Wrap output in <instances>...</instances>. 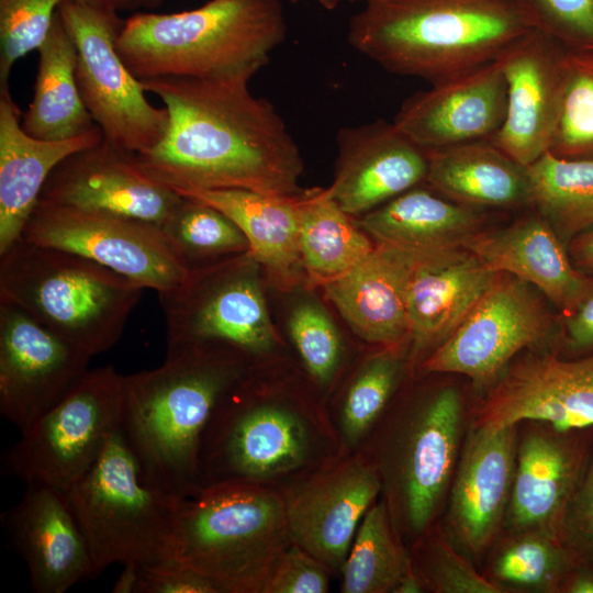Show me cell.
<instances>
[{"label":"cell","mask_w":593,"mask_h":593,"mask_svg":"<svg viewBox=\"0 0 593 593\" xmlns=\"http://www.w3.org/2000/svg\"><path fill=\"white\" fill-rule=\"evenodd\" d=\"M288 329L303 370L327 404L345 368L340 334L328 314L313 302H302L292 310Z\"/></svg>","instance_id":"cell-39"},{"label":"cell","mask_w":593,"mask_h":593,"mask_svg":"<svg viewBox=\"0 0 593 593\" xmlns=\"http://www.w3.org/2000/svg\"><path fill=\"white\" fill-rule=\"evenodd\" d=\"M374 244L366 258L322 288L365 343L376 347L410 344L407 289L416 255Z\"/></svg>","instance_id":"cell-27"},{"label":"cell","mask_w":593,"mask_h":593,"mask_svg":"<svg viewBox=\"0 0 593 593\" xmlns=\"http://www.w3.org/2000/svg\"><path fill=\"white\" fill-rule=\"evenodd\" d=\"M518 425L472 427L461 448L448 493L446 535L471 557L495 540L510 502Z\"/></svg>","instance_id":"cell-20"},{"label":"cell","mask_w":593,"mask_h":593,"mask_svg":"<svg viewBox=\"0 0 593 593\" xmlns=\"http://www.w3.org/2000/svg\"><path fill=\"white\" fill-rule=\"evenodd\" d=\"M291 542L280 489L233 481L203 486L182 501L168 555L217 593H261Z\"/></svg>","instance_id":"cell-7"},{"label":"cell","mask_w":593,"mask_h":593,"mask_svg":"<svg viewBox=\"0 0 593 593\" xmlns=\"http://www.w3.org/2000/svg\"><path fill=\"white\" fill-rule=\"evenodd\" d=\"M2 521L27 566L34 592L64 593L98 575L65 491L27 483L21 501L2 514Z\"/></svg>","instance_id":"cell-21"},{"label":"cell","mask_w":593,"mask_h":593,"mask_svg":"<svg viewBox=\"0 0 593 593\" xmlns=\"http://www.w3.org/2000/svg\"><path fill=\"white\" fill-rule=\"evenodd\" d=\"M562 591L569 593H593V571H582L569 577Z\"/></svg>","instance_id":"cell-51"},{"label":"cell","mask_w":593,"mask_h":593,"mask_svg":"<svg viewBox=\"0 0 593 593\" xmlns=\"http://www.w3.org/2000/svg\"><path fill=\"white\" fill-rule=\"evenodd\" d=\"M299 249L306 280L324 286L366 258L371 237L332 198L328 188L298 194Z\"/></svg>","instance_id":"cell-33"},{"label":"cell","mask_w":593,"mask_h":593,"mask_svg":"<svg viewBox=\"0 0 593 593\" xmlns=\"http://www.w3.org/2000/svg\"><path fill=\"white\" fill-rule=\"evenodd\" d=\"M63 24L77 48L76 77L82 101L103 139L143 154L155 147L169 125L166 108H156L116 48L124 21L115 11L63 0Z\"/></svg>","instance_id":"cell-11"},{"label":"cell","mask_w":593,"mask_h":593,"mask_svg":"<svg viewBox=\"0 0 593 593\" xmlns=\"http://www.w3.org/2000/svg\"><path fill=\"white\" fill-rule=\"evenodd\" d=\"M548 152L593 159V51H570L562 109Z\"/></svg>","instance_id":"cell-40"},{"label":"cell","mask_w":593,"mask_h":593,"mask_svg":"<svg viewBox=\"0 0 593 593\" xmlns=\"http://www.w3.org/2000/svg\"><path fill=\"white\" fill-rule=\"evenodd\" d=\"M407 367L410 344L379 347L361 359L327 409L345 454L357 451L394 400Z\"/></svg>","instance_id":"cell-34"},{"label":"cell","mask_w":593,"mask_h":593,"mask_svg":"<svg viewBox=\"0 0 593 593\" xmlns=\"http://www.w3.org/2000/svg\"><path fill=\"white\" fill-rule=\"evenodd\" d=\"M63 0H0V87L14 64L46 40Z\"/></svg>","instance_id":"cell-42"},{"label":"cell","mask_w":593,"mask_h":593,"mask_svg":"<svg viewBox=\"0 0 593 593\" xmlns=\"http://www.w3.org/2000/svg\"><path fill=\"white\" fill-rule=\"evenodd\" d=\"M332 198L348 214L363 215L425 182L427 152L392 122L342 127Z\"/></svg>","instance_id":"cell-23"},{"label":"cell","mask_w":593,"mask_h":593,"mask_svg":"<svg viewBox=\"0 0 593 593\" xmlns=\"http://www.w3.org/2000/svg\"><path fill=\"white\" fill-rule=\"evenodd\" d=\"M413 570L425 592L434 593H503L486 575L479 573L460 555L438 524L427 530L410 548Z\"/></svg>","instance_id":"cell-41"},{"label":"cell","mask_w":593,"mask_h":593,"mask_svg":"<svg viewBox=\"0 0 593 593\" xmlns=\"http://www.w3.org/2000/svg\"><path fill=\"white\" fill-rule=\"evenodd\" d=\"M169 114L165 136L136 154L153 179L174 189L302 191L300 149L276 108L254 96L248 80L158 77L141 80Z\"/></svg>","instance_id":"cell-1"},{"label":"cell","mask_w":593,"mask_h":593,"mask_svg":"<svg viewBox=\"0 0 593 593\" xmlns=\"http://www.w3.org/2000/svg\"><path fill=\"white\" fill-rule=\"evenodd\" d=\"M415 255L407 289L413 367L450 336L497 275L465 247Z\"/></svg>","instance_id":"cell-25"},{"label":"cell","mask_w":593,"mask_h":593,"mask_svg":"<svg viewBox=\"0 0 593 593\" xmlns=\"http://www.w3.org/2000/svg\"><path fill=\"white\" fill-rule=\"evenodd\" d=\"M281 0H210L188 11L136 13L116 48L139 80H250L286 38Z\"/></svg>","instance_id":"cell-5"},{"label":"cell","mask_w":593,"mask_h":593,"mask_svg":"<svg viewBox=\"0 0 593 593\" xmlns=\"http://www.w3.org/2000/svg\"><path fill=\"white\" fill-rule=\"evenodd\" d=\"M409 547L380 497L363 516L340 573L342 593H393L411 569Z\"/></svg>","instance_id":"cell-36"},{"label":"cell","mask_w":593,"mask_h":593,"mask_svg":"<svg viewBox=\"0 0 593 593\" xmlns=\"http://www.w3.org/2000/svg\"><path fill=\"white\" fill-rule=\"evenodd\" d=\"M461 392L451 384L394 400L358 450L373 462L393 525L410 548L437 524L461 451Z\"/></svg>","instance_id":"cell-6"},{"label":"cell","mask_w":593,"mask_h":593,"mask_svg":"<svg viewBox=\"0 0 593 593\" xmlns=\"http://www.w3.org/2000/svg\"><path fill=\"white\" fill-rule=\"evenodd\" d=\"M529 206L564 244L593 226V159L547 152L527 166Z\"/></svg>","instance_id":"cell-35"},{"label":"cell","mask_w":593,"mask_h":593,"mask_svg":"<svg viewBox=\"0 0 593 593\" xmlns=\"http://www.w3.org/2000/svg\"><path fill=\"white\" fill-rule=\"evenodd\" d=\"M178 193L204 202L230 217L248 242L247 256L278 288L290 290L306 279L299 249V193L279 195L246 189Z\"/></svg>","instance_id":"cell-29"},{"label":"cell","mask_w":593,"mask_h":593,"mask_svg":"<svg viewBox=\"0 0 593 593\" xmlns=\"http://www.w3.org/2000/svg\"><path fill=\"white\" fill-rule=\"evenodd\" d=\"M574 559L558 535L510 533L494 553L486 577L504 592H557L570 577Z\"/></svg>","instance_id":"cell-37"},{"label":"cell","mask_w":593,"mask_h":593,"mask_svg":"<svg viewBox=\"0 0 593 593\" xmlns=\"http://www.w3.org/2000/svg\"><path fill=\"white\" fill-rule=\"evenodd\" d=\"M122 404L123 374L112 366L88 370L3 451V472L26 484L43 483L67 492L120 427Z\"/></svg>","instance_id":"cell-10"},{"label":"cell","mask_w":593,"mask_h":593,"mask_svg":"<svg viewBox=\"0 0 593 593\" xmlns=\"http://www.w3.org/2000/svg\"><path fill=\"white\" fill-rule=\"evenodd\" d=\"M181 200L182 195L143 170L136 153L102 139L60 161L38 201L160 227Z\"/></svg>","instance_id":"cell-19"},{"label":"cell","mask_w":593,"mask_h":593,"mask_svg":"<svg viewBox=\"0 0 593 593\" xmlns=\"http://www.w3.org/2000/svg\"><path fill=\"white\" fill-rule=\"evenodd\" d=\"M91 356L0 300V413L20 432L88 372Z\"/></svg>","instance_id":"cell-16"},{"label":"cell","mask_w":593,"mask_h":593,"mask_svg":"<svg viewBox=\"0 0 593 593\" xmlns=\"http://www.w3.org/2000/svg\"><path fill=\"white\" fill-rule=\"evenodd\" d=\"M143 289L78 254L22 238L0 254V300L91 357L118 343Z\"/></svg>","instance_id":"cell-8"},{"label":"cell","mask_w":593,"mask_h":593,"mask_svg":"<svg viewBox=\"0 0 593 593\" xmlns=\"http://www.w3.org/2000/svg\"><path fill=\"white\" fill-rule=\"evenodd\" d=\"M532 29L516 0H366L347 38L387 71L436 85L495 61Z\"/></svg>","instance_id":"cell-4"},{"label":"cell","mask_w":593,"mask_h":593,"mask_svg":"<svg viewBox=\"0 0 593 593\" xmlns=\"http://www.w3.org/2000/svg\"><path fill=\"white\" fill-rule=\"evenodd\" d=\"M570 51L548 33L532 29L497 58L506 81V113L490 141L523 166L549 150L566 93Z\"/></svg>","instance_id":"cell-18"},{"label":"cell","mask_w":593,"mask_h":593,"mask_svg":"<svg viewBox=\"0 0 593 593\" xmlns=\"http://www.w3.org/2000/svg\"><path fill=\"white\" fill-rule=\"evenodd\" d=\"M142 571L141 593H217L206 578L170 555L143 564Z\"/></svg>","instance_id":"cell-46"},{"label":"cell","mask_w":593,"mask_h":593,"mask_svg":"<svg viewBox=\"0 0 593 593\" xmlns=\"http://www.w3.org/2000/svg\"><path fill=\"white\" fill-rule=\"evenodd\" d=\"M138 563L123 564L112 588L113 593H141L143 571Z\"/></svg>","instance_id":"cell-49"},{"label":"cell","mask_w":593,"mask_h":593,"mask_svg":"<svg viewBox=\"0 0 593 593\" xmlns=\"http://www.w3.org/2000/svg\"><path fill=\"white\" fill-rule=\"evenodd\" d=\"M559 536L573 557L593 571V454L567 504Z\"/></svg>","instance_id":"cell-45"},{"label":"cell","mask_w":593,"mask_h":593,"mask_svg":"<svg viewBox=\"0 0 593 593\" xmlns=\"http://www.w3.org/2000/svg\"><path fill=\"white\" fill-rule=\"evenodd\" d=\"M20 238L78 254L158 294L190 275L161 228L137 220L38 201Z\"/></svg>","instance_id":"cell-13"},{"label":"cell","mask_w":593,"mask_h":593,"mask_svg":"<svg viewBox=\"0 0 593 593\" xmlns=\"http://www.w3.org/2000/svg\"><path fill=\"white\" fill-rule=\"evenodd\" d=\"M550 329L551 317L529 284L497 272L450 336L416 368L422 376L458 373L486 384L518 353L546 339Z\"/></svg>","instance_id":"cell-14"},{"label":"cell","mask_w":593,"mask_h":593,"mask_svg":"<svg viewBox=\"0 0 593 593\" xmlns=\"http://www.w3.org/2000/svg\"><path fill=\"white\" fill-rule=\"evenodd\" d=\"M573 265L585 275H593V226L575 236L567 247Z\"/></svg>","instance_id":"cell-48"},{"label":"cell","mask_w":593,"mask_h":593,"mask_svg":"<svg viewBox=\"0 0 593 593\" xmlns=\"http://www.w3.org/2000/svg\"><path fill=\"white\" fill-rule=\"evenodd\" d=\"M189 273L248 253L239 227L217 209L182 197L175 212L160 226Z\"/></svg>","instance_id":"cell-38"},{"label":"cell","mask_w":593,"mask_h":593,"mask_svg":"<svg viewBox=\"0 0 593 593\" xmlns=\"http://www.w3.org/2000/svg\"><path fill=\"white\" fill-rule=\"evenodd\" d=\"M426 152L425 182L449 200L479 210L529 206L527 167L490 139Z\"/></svg>","instance_id":"cell-31"},{"label":"cell","mask_w":593,"mask_h":593,"mask_svg":"<svg viewBox=\"0 0 593 593\" xmlns=\"http://www.w3.org/2000/svg\"><path fill=\"white\" fill-rule=\"evenodd\" d=\"M247 254L190 272L178 288L158 294L167 326V349L200 344L233 348L250 361L272 357L279 338Z\"/></svg>","instance_id":"cell-12"},{"label":"cell","mask_w":593,"mask_h":593,"mask_svg":"<svg viewBox=\"0 0 593 593\" xmlns=\"http://www.w3.org/2000/svg\"><path fill=\"white\" fill-rule=\"evenodd\" d=\"M425 592L424 585L416 574V572L411 569L401 578L396 584L393 593H423Z\"/></svg>","instance_id":"cell-52"},{"label":"cell","mask_w":593,"mask_h":593,"mask_svg":"<svg viewBox=\"0 0 593 593\" xmlns=\"http://www.w3.org/2000/svg\"><path fill=\"white\" fill-rule=\"evenodd\" d=\"M291 539L339 578L357 529L381 495L379 473L357 450L279 488Z\"/></svg>","instance_id":"cell-15"},{"label":"cell","mask_w":593,"mask_h":593,"mask_svg":"<svg viewBox=\"0 0 593 593\" xmlns=\"http://www.w3.org/2000/svg\"><path fill=\"white\" fill-rule=\"evenodd\" d=\"M251 362L226 346L189 345L167 349L158 368L123 376L120 428L147 484L180 499L200 490L204 429Z\"/></svg>","instance_id":"cell-3"},{"label":"cell","mask_w":593,"mask_h":593,"mask_svg":"<svg viewBox=\"0 0 593 593\" xmlns=\"http://www.w3.org/2000/svg\"><path fill=\"white\" fill-rule=\"evenodd\" d=\"M322 8L326 10H334L338 8L342 3L348 0H315Z\"/></svg>","instance_id":"cell-53"},{"label":"cell","mask_w":593,"mask_h":593,"mask_svg":"<svg viewBox=\"0 0 593 593\" xmlns=\"http://www.w3.org/2000/svg\"><path fill=\"white\" fill-rule=\"evenodd\" d=\"M482 210L415 186L361 215L357 224L377 244L427 254L463 244L482 230Z\"/></svg>","instance_id":"cell-30"},{"label":"cell","mask_w":593,"mask_h":593,"mask_svg":"<svg viewBox=\"0 0 593 593\" xmlns=\"http://www.w3.org/2000/svg\"><path fill=\"white\" fill-rule=\"evenodd\" d=\"M523 422L562 432L593 426V353L578 359L542 354L512 361L478 406L471 426L495 429Z\"/></svg>","instance_id":"cell-17"},{"label":"cell","mask_w":593,"mask_h":593,"mask_svg":"<svg viewBox=\"0 0 593 593\" xmlns=\"http://www.w3.org/2000/svg\"><path fill=\"white\" fill-rule=\"evenodd\" d=\"M333 575L293 541L276 560L261 593H326Z\"/></svg>","instance_id":"cell-44"},{"label":"cell","mask_w":593,"mask_h":593,"mask_svg":"<svg viewBox=\"0 0 593 593\" xmlns=\"http://www.w3.org/2000/svg\"><path fill=\"white\" fill-rule=\"evenodd\" d=\"M66 493L98 575L114 563L147 564L168 555L184 499L143 480L120 427Z\"/></svg>","instance_id":"cell-9"},{"label":"cell","mask_w":593,"mask_h":593,"mask_svg":"<svg viewBox=\"0 0 593 593\" xmlns=\"http://www.w3.org/2000/svg\"><path fill=\"white\" fill-rule=\"evenodd\" d=\"M562 317L568 345L577 351L593 350V289Z\"/></svg>","instance_id":"cell-47"},{"label":"cell","mask_w":593,"mask_h":593,"mask_svg":"<svg viewBox=\"0 0 593 593\" xmlns=\"http://www.w3.org/2000/svg\"><path fill=\"white\" fill-rule=\"evenodd\" d=\"M9 85L0 87V254L20 239L55 167L103 139L99 127L65 141H45L22 128Z\"/></svg>","instance_id":"cell-28"},{"label":"cell","mask_w":593,"mask_h":593,"mask_svg":"<svg viewBox=\"0 0 593 593\" xmlns=\"http://www.w3.org/2000/svg\"><path fill=\"white\" fill-rule=\"evenodd\" d=\"M527 423V428L518 430L504 527L510 533L539 530L559 536L564 510L588 459L570 432Z\"/></svg>","instance_id":"cell-24"},{"label":"cell","mask_w":593,"mask_h":593,"mask_svg":"<svg viewBox=\"0 0 593 593\" xmlns=\"http://www.w3.org/2000/svg\"><path fill=\"white\" fill-rule=\"evenodd\" d=\"M534 27L571 51H593V0H516Z\"/></svg>","instance_id":"cell-43"},{"label":"cell","mask_w":593,"mask_h":593,"mask_svg":"<svg viewBox=\"0 0 593 593\" xmlns=\"http://www.w3.org/2000/svg\"><path fill=\"white\" fill-rule=\"evenodd\" d=\"M506 113V81L497 61L409 97L393 123L424 149L492 138Z\"/></svg>","instance_id":"cell-22"},{"label":"cell","mask_w":593,"mask_h":593,"mask_svg":"<svg viewBox=\"0 0 593 593\" xmlns=\"http://www.w3.org/2000/svg\"><path fill=\"white\" fill-rule=\"evenodd\" d=\"M281 1H288V2H291V3H295L298 0H281Z\"/></svg>","instance_id":"cell-54"},{"label":"cell","mask_w":593,"mask_h":593,"mask_svg":"<svg viewBox=\"0 0 593 593\" xmlns=\"http://www.w3.org/2000/svg\"><path fill=\"white\" fill-rule=\"evenodd\" d=\"M463 247L494 272H506L540 290L562 315L593 289V276L571 261L566 244L536 211L510 226L472 235Z\"/></svg>","instance_id":"cell-26"},{"label":"cell","mask_w":593,"mask_h":593,"mask_svg":"<svg viewBox=\"0 0 593 593\" xmlns=\"http://www.w3.org/2000/svg\"><path fill=\"white\" fill-rule=\"evenodd\" d=\"M254 361L226 391L204 429L200 489L222 482L280 488L345 455L327 404L307 377H268Z\"/></svg>","instance_id":"cell-2"},{"label":"cell","mask_w":593,"mask_h":593,"mask_svg":"<svg viewBox=\"0 0 593 593\" xmlns=\"http://www.w3.org/2000/svg\"><path fill=\"white\" fill-rule=\"evenodd\" d=\"M37 52L34 96L21 121L25 133L38 139L65 141L97 128L77 82V48L58 10Z\"/></svg>","instance_id":"cell-32"},{"label":"cell","mask_w":593,"mask_h":593,"mask_svg":"<svg viewBox=\"0 0 593 593\" xmlns=\"http://www.w3.org/2000/svg\"><path fill=\"white\" fill-rule=\"evenodd\" d=\"M78 3L109 11L135 10L138 8H154L164 0H74Z\"/></svg>","instance_id":"cell-50"}]
</instances>
